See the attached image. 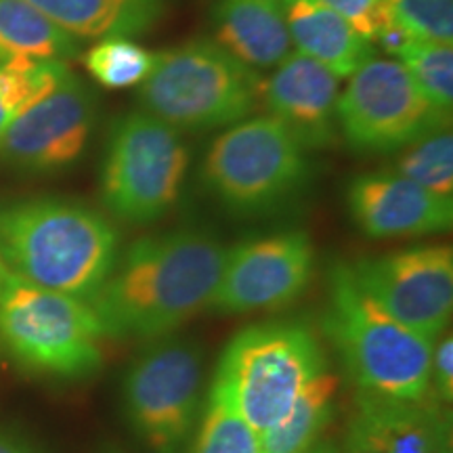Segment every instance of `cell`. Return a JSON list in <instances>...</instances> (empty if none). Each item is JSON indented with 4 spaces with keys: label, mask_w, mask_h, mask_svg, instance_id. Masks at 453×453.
I'll use <instances>...</instances> for the list:
<instances>
[{
    "label": "cell",
    "mask_w": 453,
    "mask_h": 453,
    "mask_svg": "<svg viewBox=\"0 0 453 453\" xmlns=\"http://www.w3.org/2000/svg\"><path fill=\"white\" fill-rule=\"evenodd\" d=\"M395 173L428 189L430 194L453 200V134L449 128L428 134L405 147Z\"/></svg>",
    "instance_id": "cell-24"
},
{
    "label": "cell",
    "mask_w": 453,
    "mask_h": 453,
    "mask_svg": "<svg viewBox=\"0 0 453 453\" xmlns=\"http://www.w3.org/2000/svg\"><path fill=\"white\" fill-rule=\"evenodd\" d=\"M334 13L349 21L372 44L380 34L395 24L387 0H317Z\"/></svg>",
    "instance_id": "cell-28"
},
{
    "label": "cell",
    "mask_w": 453,
    "mask_h": 453,
    "mask_svg": "<svg viewBox=\"0 0 453 453\" xmlns=\"http://www.w3.org/2000/svg\"><path fill=\"white\" fill-rule=\"evenodd\" d=\"M78 41L57 27L26 0H0V67L26 70L41 64H67Z\"/></svg>",
    "instance_id": "cell-20"
},
{
    "label": "cell",
    "mask_w": 453,
    "mask_h": 453,
    "mask_svg": "<svg viewBox=\"0 0 453 453\" xmlns=\"http://www.w3.org/2000/svg\"><path fill=\"white\" fill-rule=\"evenodd\" d=\"M11 269L7 267V263H4L3 257H0V290H3L4 286H7V281L11 280Z\"/></svg>",
    "instance_id": "cell-32"
},
{
    "label": "cell",
    "mask_w": 453,
    "mask_h": 453,
    "mask_svg": "<svg viewBox=\"0 0 453 453\" xmlns=\"http://www.w3.org/2000/svg\"><path fill=\"white\" fill-rule=\"evenodd\" d=\"M340 78L292 50L263 82L260 104L304 150H327L338 139Z\"/></svg>",
    "instance_id": "cell-15"
},
{
    "label": "cell",
    "mask_w": 453,
    "mask_h": 453,
    "mask_svg": "<svg viewBox=\"0 0 453 453\" xmlns=\"http://www.w3.org/2000/svg\"><path fill=\"white\" fill-rule=\"evenodd\" d=\"M70 72L67 64H41L26 70L0 67V139L27 107L47 97Z\"/></svg>",
    "instance_id": "cell-25"
},
{
    "label": "cell",
    "mask_w": 453,
    "mask_h": 453,
    "mask_svg": "<svg viewBox=\"0 0 453 453\" xmlns=\"http://www.w3.org/2000/svg\"><path fill=\"white\" fill-rule=\"evenodd\" d=\"M430 395L439 399L441 405H449L453 399V338L451 334H441L433 347L430 361Z\"/></svg>",
    "instance_id": "cell-29"
},
{
    "label": "cell",
    "mask_w": 453,
    "mask_h": 453,
    "mask_svg": "<svg viewBox=\"0 0 453 453\" xmlns=\"http://www.w3.org/2000/svg\"><path fill=\"white\" fill-rule=\"evenodd\" d=\"M340 453H451V422L434 399L395 401L357 393Z\"/></svg>",
    "instance_id": "cell-16"
},
{
    "label": "cell",
    "mask_w": 453,
    "mask_h": 453,
    "mask_svg": "<svg viewBox=\"0 0 453 453\" xmlns=\"http://www.w3.org/2000/svg\"><path fill=\"white\" fill-rule=\"evenodd\" d=\"M214 38L250 70H271L292 53L286 7L277 0H220L214 9Z\"/></svg>",
    "instance_id": "cell-17"
},
{
    "label": "cell",
    "mask_w": 453,
    "mask_h": 453,
    "mask_svg": "<svg viewBox=\"0 0 453 453\" xmlns=\"http://www.w3.org/2000/svg\"><path fill=\"white\" fill-rule=\"evenodd\" d=\"M449 113L424 95L399 61L372 57L338 97V133L359 154H393L449 128Z\"/></svg>",
    "instance_id": "cell-9"
},
{
    "label": "cell",
    "mask_w": 453,
    "mask_h": 453,
    "mask_svg": "<svg viewBox=\"0 0 453 453\" xmlns=\"http://www.w3.org/2000/svg\"><path fill=\"white\" fill-rule=\"evenodd\" d=\"M97 113L95 93L70 72L7 128L0 139V162L30 174L61 173L87 151Z\"/></svg>",
    "instance_id": "cell-13"
},
{
    "label": "cell",
    "mask_w": 453,
    "mask_h": 453,
    "mask_svg": "<svg viewBox=\"0 0 453 453\" xmlns=\"http://www.w3.org/2000/svg\"><path fill=\"white\" fill-rule=\"evenodd\" d=\"M324 330L359 393L395 401L433 399L434 342L407 330L378 307L355 281L349 263L332 269Z\"/></svg>",
    "instance_id": "cell-3"
},
{
    "label": "cell",
    "mask_w": 453,
    "mask_h": 453,
    "mask_svg": "<svg viewBox=\"0 0 453 453\" xmlns=\"http://www.w3.org/2000/svg\"><path fill=\"white\" fill-rule=\"evenodd\" d=\"M283 7L296 53L327 67L334 76H353L376 57L373 44L326 4L317 0H288Z\"/></svg>",
    "instance_id": "cell-18"
},
{
    "label": "cell",
    "mask_w": 453,
    "mask_h": 453,
    "mask_svg": "<svg viewBox=\"0 0 453 453\" xmlns=\"http://www.w3.org/2000/svg\"><path fill=\"white\" fill-rule=\"evenodd\" d=\"M344 202L357 229L372 240L434 235L453 225V200L430 194L395 170L357 174Z\"/></svg>",
    "instance_id": "cell-14"
},
{
    "label": "cell",
    "mask_w": 453,
    "mask_h": 453,
    "mask_svg": "<svg viewBox=\"0 0 453 453\" xmlns=\"http://www.w3.org/2000/svg\"><path fill=\"white\" fill-rule=\"evenodd\" d=\"M309 453H340V449L334 443H326V441H321V443H317Z\"/></svg>",
    "instance_id": "cell-31"
},
{
    "label": "cell",
    "mask_w": 453,
    "mask_h": 453,
    "mask_svg": "<svg viewBox=\"0 0 453 453\" xmlns=\"http://www.w3.org/2000/svg\"><path fill=\"white\" fill-rule=\"evenodd\" d=\"M407 32L424 41L453 42V0H387Z\"/></svg>",
    "instance_id": "cell-27"
},
{
    "label": "cell",
    "mask_w": 453,
    "mask_h": 453,
    "mask_svg": "<svg viewBox=\"0 0 453 453\" xmlns=\"http://www.w3.org/2000/svg\"><path fill=\"white\" fill-rule=\"evenodd\" d=\"M191 453H263L258 433L243 420L229 393L217 380L203 407Z\"/></svg>",
    "instance_id": "cell-22"
},
{
    "label": "cell",
    "mask_w": 453,
    "mask_h": 453,
    "mask_svg": "<svg viewBox=\"0 0 453 453\" xmlns=\"http://www.w3.org/2000/svg\"><path fill=\"white\" fill-rule=\"evenodd\" d=\"M105 330L88 300L11 275L0 290V340L19 364L57 378H84L104 364Z\"/></svg>",
    "instance_id": "cell-7"
},
{
    "label": "cell",
    "mask_w": 453,
    "mask_h": 453,
    "mask_svg": "<svg viewBox=\"0 0 453 453\" xmlns=\"http://www.w3.org/2000/svg\"><path fill=\"white\" fill-rule=\"evenodd\" d=\"M76 41L133 38L164 15V0H26Z\"/></svg>",
    "instance_id": "cell-19"
},
{
    "label": "cell",
    "mask_w": 453,
    "mask_h": 453,
    "mask_svg": "<svg viewBox=\"0 0 453 453\" xmlns=\"http://www.w3.org/2000/svg\"><path fill=\"white\" fill-rule=\"evenodd\" d=\"M260 93L258 72L214 41H191L157 53L139 104L179 133H200L246 120L263 105Z\"/></svg>",
    "instance_id": "cell-4"
},
{
    "label": "cell",
    "mask_w": 453,
    "mask_h": 453,
    "mask_svg": "<svg viewBox=\"0 0 453 453\" xmlns=\"http://www.w3.org/2000/svg\"><path fill=\"white\" fill-rule=\"evenodd\" d=\"M189 145L177 128L147 111L113 124L101 166L107 211L130 225H150L179 202L189 173Z\"/></svg>",
    "instance_id": "cell-8"
},
{
    "label": "cell",
    "mask_w": 453,
    "mask_h": 453,
    "mask_svg": "<svg viewBox=\"0 0 453 453\" xmlns=\"http://www.w3.org/2000/svg\"><path fill=\"white\" fill-rule=\"evenodd\" d=\"M203 355L183 338L154 340L128 367L124 411L134 434L154 453H180L196 426Z\"/></svg>",
    "instance_id": "cell-10"
},
{
    "label": "cell",
    "mask_w": 453,
    "mask_h": 453,
    "mask_svg": "<svg viewBox=\"0 0 453 453\" xmlns=\"http://www.w3.org/2000/svg\"><path fill=\"white\" fill-rule=\"evenodd\" d=\"M340 378L332 372H321L300 393L286 416L260 434L263 453H309L330 426L338 407Z\"/></svg>",
    "instance_id": "cell-21"
},
{
    "label": "cell",
    "mask_w": 453,
    "mask_h": 453,
    "mask_svg": "<svg viewBox=\"0 0 453 453\" xmlns=\"http://www.w3.org/2000/svg\"><path fill=\"white\" fill-rule=\"evenodd\" d=\"M226 248L196 229L130 243L90 304L107 338L160 340L211 304Z\"/></svg>",
    "instance_id": "cell-1"
},
{
    "label": "cell",
    "mask_w": 453,
    "mask_h": 453,
    "mask_svg": "<svg viewBox=\"0 0 453 453\" xmlns=\"http://www.w3.org/2000/svg\"><path fill=\"white\" fill-rule=\"evenodd\" d=\"M116 226L78 202L36 197L0 208V257L32 286L93 300L118 260Z\"/></svg>",
    "instance_id": "cell-2"
},
{
    "label": "cell",
    "mask_w": 453,
    "mask_h": 453,
    "mask_svg": "<svg viewBox=\"0 0 453 453\" xmlns=\"http://www.w3.org/2000/svg\"><path fill=\"white\" fill-rule=\"evenodd\" d=\"M202 180L226 211L267 214L309 185V151L275 118H246L212 141Z\"/></svg>",
    "instance_id": "cell-6"
},
{
    "label": "cell",
    "mask_w": 453,
    "mask_h": 453,
    "mask_svg": "<svg viewBox=\"0 0 453 453\" xmlns=\"http://www.w3.org/2000/svg\"><path fill=\"white\" fill-rule=\"evenodd\" d=\"M0 453H38L24 439L13 437L9 433H0Z\"/></svg>",
    "instance_id": "cell-30"
},
{
    "label": "cell",
    "mask_w": 453,
    "mask_h": 453,
    "mask_svg": "<svg viewBox=\"0 0 453 453\" xmlns=\"http://www.w3.org/2000/svg\"><path fill=\"white\" fill-rule=\"evenodd\" d=\"M350 273L361 290L407 330L430 342L445 334L453 309L449 246H416L357 260Z\"/></svg>",
    "instance_id": "cell-12"
},
{
    "label": "cell",
    "mask_w": 453,
    "mask_h": 453,
    "mask_svg": "<svg viewBox=\"0 0 453 453\" xmlns=\"http://www.w3.org/2000/svg\"><path fill=\"white\" fill-rule=\"evenodd\" d=\"M399 64L410 72L424 95L439 105L441 110L451 111L453 104V47L445 42L411 38L410 44L401 50Z\"/></svg>",
    "instance_id": "cell-26"
},
{
    "label": "cell",
    "mask_w": 453,
    "mask_h": 453,
    "mask_svg": "<svg viewBox=\"0 0 453 453\" xmlns=\"http://www.w3.org/2000/svg\"><path fill=\"white\" fill-rule=\"evenodd\" d=\"M156 61L157 53L124 36L104 38L84 55L90 76L107 88L139 87L154 70Z\"/></svg>",
    "instance_id": "cell-23"
},
{
    "label": "cell",
    "mask_w": 453,
    "mask_h": 453,
    "mask_svg": "<svg viewBox=\"0 0 453 453\" xmlns=\"http://www.w3.org/2000/svg\"><path fill=\"white\" fill-rule=\"evenodd\" d=\"M315 258L313 240L298 229L240 242L225 252L220 280L206 311L246 315L288 307L311 286Z\"/></svg>",
    "instance_id": "cell-11"
},
{
    "label": "cell",
    "mask_w": 453,
    "mask_h": 453,
    "mask_svg": "<svg viewBox=\"0 0 453 453\" xmlns=\"http://www.w3.org/2000/svg\"><path fill=\"white\" fill-rule=\"evenodd\" d=\"M277 3H281V4H286V3H288V0H277Z\"/></svg>",
    "instance_id": "cell-33"
},
{
    "label": "cell",
    "mask_w": 453,
    "mask_h": 453,
    "mask_svg": "<svg viewBox=\"0 0 453 453\" xmlns=\"http://www.w3.org/2000/svg\"><path fill=\"white\" fill-rule=\"evenodd\" d=\"M326 370V350L307 324L271 321L243 327L231 338L214 380L260 437Z\"/></svg>",
    "instance_id": "cell-5"
}]
</instances>
